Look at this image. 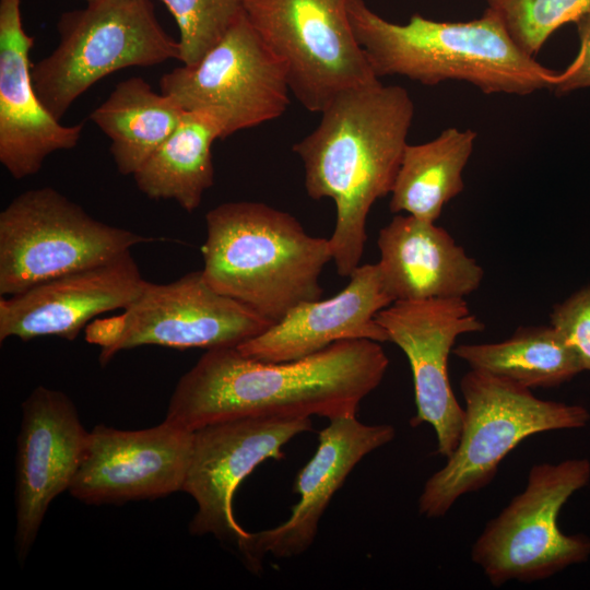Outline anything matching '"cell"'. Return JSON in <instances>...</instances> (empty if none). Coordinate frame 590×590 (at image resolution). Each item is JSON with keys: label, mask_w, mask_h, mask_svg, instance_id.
Returning <instances> with one entry per match:
<instances>
[{"label": "cell", "mask_w": 590, "mask_h": 590, "mask_svg": "<svg viewBox=\"0 0 590 590\" xmlns=\"http://www.w3.org/2000/svg\"><path fill=\"white\" fill-rule=\"evenodd\" d=\"M160 90L185 110L221 111L226 137L282 116L291 92L284 62L245 12L198 62L163 74Z\"/></svg>", "instance_id": "cell-11"}, {"label": "cell", "mask_w": 590, "mask_h": 590, "mask_svg": "<svg viewBox=\"0 0 590 590\" xmlns=\"http://www.w3.org/2000/svg\"><path fill=\"white\" fill-rule=\"evenodd\" d=\"M328 299L305 302L262 333L238 344L245 356L268 363L299 359L352 339L388 341L376 315L393 303L377 263L358 266Z\"/></svg>", "instance_id": "cell-19"}, {"label": "cell", "mask_w": 590, "mask_h": 590, "mask_svg": "<svg viewBox=\"0 0 590 590\" xmlns=\"http://www.w3.org/2000/svg\"><path fill=\"white\" fill-rule=\"evenodd\" d=\"M152 240L94 219L51 187L26 190L0 213V296L105 263Z\"/></svg>", "instance_id": "cell-8"}, {"label": "cell", "mask_w": 590, "mask_h": 590, "mask_svg": "<svg viewBox=\"0 0 590 590\" xmlns=\"http://www.w3.org/2000/svg\"><path fill=\"white\" fill-rule=\"evenodd\" d=\"M579 37V52L562 72H557L553 92L557 95L590 87V9L575 23Z\"/></svg>", "instance_id": "cell-28"}, {"label": "cell", "mask_w": 590, "mask_h": 590, "mask_svg": "<svg viewBox=\"0 0 590 590\" xmlns=\"http://www.w3.org/2000/svg\"><path fill=\"white\" fill-rule=\"evenodd\" d=\"M179 32V61L198 62L244 13L245 0H161Z\"/></svg>", "instance_id": "cell-26"}, {"label": "cell", "mask_w": 590, "mask_h": 590, "mask_svg": "<svg viewBox=\"0 0 590 590\" xmlns=\"http://www.w3.org/2000/svg\"><path fill=\"white\" fill-rule=\"evenodd\" d=\"M216 109L186 110L173 133L133 175L138 189L154 200H174L185 211L200 206L214 184L212 144L226 137Z\"/></svg>", "instance_id": "cell-21"}, {"label": "cell", "mask_w": 590, "mask_h": 590, "mask_svg": "<svg viewBox=\"0 0 590 590\" xmlns=\"http://www.w3.org/2000/svg\"><path fill=\"white\" fill-rule=\"evenodd\" d=\"M146 280L130 251L0 298V342L55 335L75 340L97 315L128 307Z\"/></svg>", "instance_id": "cell-16"}, {"label": "cell", "mask_w": 590, "mask_h": 590, "mask_svg": "<svg viewBox=\"0 0 590 590\" xmlns=\"http://www.w3.org/2000/svg\"><path fill=\"white\" fill-rule=\"evenodd\" d=\"M460 390L465 408L459 444L418 498V511L427 518L445 516L461 496L487 486L526 438L582 428L590 421L582 405L540 399L531 389L475 369L462 376Z\"/></svg>", "instance_id": "cell-5"}, {"label": "cell", "mask_w": 590, "mask_h": 590, "mask_svg": "<svg viewBox=\"0 0 590 590\" xmlns=\"http://www.w3.org/2000/svg\"><path fill=\"white\" fill-rule=\"evenodd\" d=\"M59 44L32 66L36 93L58 120L91 86L131 67L179 60V44L160 25L150 0H94L61 14Z\"/></svg>", "instance_id": "cell-6"}, {"label": "cell", "mask_w": 590, "mask_h": 590, "mask_svg": "<svg viewBox=\"0 0 590 590\" xmlns=\"http://www.w3.org/2000/svg\"><path fill=\"white\" fill-rule=\"evenodd\" d=\"M476 138L471 129L449 127L428 142L408 143L390 192V211L436 222L464 189L463 170Z\"/></svg>", "instance_id": "cell-23"}, {"label": "cell", "mask_w": 590, "mask_h": 590, "mask_svg": "<svg viewBox=\"0 0 590 590\" xmlns=\"http://www.w3.org/2000/svg\"><path fill=\"white\" fill-rule=\"evenodd\" d=\"M376 321L410 363L416 404L411 425L429 424L437 453L448 458L459 444L464 420L448 377L449 354L460 335L481 332L485 324L464 297L396 300L378 311Z\"/></svg>", "instance_id": "cell-13"}, {"label": "cell", "mask_w": 590, "mask_h": 590, "mask_svg": "<svg viewBox=\"0 0 590 590\" xmlns=\"http://www.w3.org/2000/svg\"><path fill=\"white\" fill-rule=\"evenodd\" d=\"M452 353L471 369L528 389L558 387L583 371L573 349L551 324L519 328L499 342L460 344Z\"/></svg>", "instance_id": "cell-24"}, {"label": "cell", "mask_w": 590, "mask_h": 590, "mask_svg": "<svg viewBox=\"0 0 590 590\" xmlns=\"http://www.w3.org/2000/svg\"><path fill=\"white\" fill-rule=\"evenodd\" d=\"M320 114L293 151L304 165L307 194L335 204L329 243L337 272L349 278L364 253L368 213L392 190L414 104L404 87L378 81L338 94Z\"/></svg>", "instance_id": "cell-2"}, {"label": "cell", "mask_w": 590, "mask_h": 590, "mask_svg": "<svg viewBox=\"0 0 590 590\" xmlns=\"http://www.w3.org/2000/svg\"><path fill=\"white\" fill-rule=\"evenodd\" d=\"M85 2H91V1H94V0H84Z\"/></svg>", "instance_id": "cell-29"}, {"label": "cell", "mask_w": 590, "mask_h": 590, "mask_svg": "<svg viewBox=\"0 0 590 590\" xmlns=\"http://www.w3.org/2000/svg\"><path fill=\"white\" fill-rule=\"evenodd\" d=\"M193 432L168 421L123 430L99 424L91 432L82 463L69 488L88 505L155 499L182 491Z\"/></svg>", "instance_id": "cell-14"}, {"label": "cell", "mask_w": 590, "mask_h": 590, "mask_svg": "<svg viewBox=\"0 0 590 590\" xmlns=\"http://www.w3.org/2000/svg\"><path fill=\"white\" fill-rule=\"evenodd\" d=\"M202 273L219 293L278 322L297 305L318 300L329 239L309 235L287 212L234 201L205 215Z\"/></svg>", "instance_id": "cell-4"}, {"label": "cell", "mask_w": 590, "mask_h": 590, "mask_svg": "<svg viewBox=\"0 0 590 590\" xmlns=\"http://www.w3.org/2000/svg\"><path fill=\"white\" fill-rule=\"evenodd\" d=\"M118 316L91 323L86 340L101 346L99 362L141 345L173 349L237 346L274 322L215 291L202 270L166 284L146 282Z\"/></svg>", "instance_id": "cell-10"}, {"label": "cell", "mask_w": 590, "mask_h": 590, "mask_svg": "<svg viewBox=\"0 0 590 590\" xmlns=\"http://www.w3.org/2000/svg\"><path fill=\"white\" fill-rule=\"evenodd\" d=\"M396 435L389 424L367 425L356 415L330 420L318 436L312 458L297 473L293 492L298 503L285 522L259 532H249L240 552L251 570H259L266 554L297 556L307 551L317 535L320 518L334 493L355 465Z\"/></svg>", "instance_id": "cell-17"}, {"label": "cell", "mask_w": 590, "mask_h": 590, "mask_svg": "<svg viewBox=\"0 0 590 590\" xmlns=\"http://www.w3.org/2000/svg\"><path fill=\"white\" fill-rule=\"evenodd\" d=\"M356 0H245L250 24L284 62L291 92L311 113L340 93L380 81L350 20Z\"/></svg>", "instance_id": "cell-9"}, {"label": "cell", "mask_w": 590, "mask_h": 590, "mask_svg": "<svg viewBox=\"0 0 590 590\" xmlns=\"http://www.w3.org/2000/svg\"><path fill=\"white\" fill-rule=\"evenodd\" d=\"M377 246L393 302L465 297L483 281L482 267L436 222L396 215L379 231Z\"/></svg>", "instance_id": "cell-20"}, {"label": "cell", "mask_w": 590, "mask_h": 590, "mask_svg": "<svg viewBox=\"0 0 590 590\" xmlns=\"http://www.w3.org/2000/svg\"><path fill=\"white\" fill-rule=\"evenodd\" d=\"M21 0H0V162L15 179L37 174L56 151L75 148L84 125L64 126L39 99Z\"/></svg>", "instance_id": "cell-18"}, {"label": "cell", "mask_w": 590, "mask_h": 590, "mask_svg": "<svg viewBox=\"0 0 590 590\" xmlns=\"http://www.w3.org/2000/svg\"><path fill=\"white\" fill-rule=\"evenodd\" d=\"M388 366L380 342L367 339L281 363L247 357L236 346L211 349L178 380L165 420L194 432L240 417L356 415Z\"/></svg>", "instance_id": "cell-1"}, {"label": "cell", "mask_w": 590, "mask_h": 590, "mask_svg": "<svg viewBox=\"0 0 590 590\" xmlns=\"http://www.w3.org/2000/svg\"><path fill=\"white\" fill-rule=\"evenodd\" d=\"M186 110L142 78L120 81L91 114V120L110 140L118 172L134 175L167 140Z\"/></svg>", "instance_id": "cell-22"}, {"label": "cell", "mask_w": 590, "mask_h": 590, "mask_svg": "<svg viewBox=\"0 0 590 590\" xmlns=\"http://www.w3.org/2000/svg\"><path fill=\"white\" fill-rule=\"evenodd\" d=\"M516 46L535 58L548 37L562 25L576 23L590 0H485Z\"/></svg>", "instance_id": "cell-25"}, {"label": "cell", "mask_w": 590, "mask_h": 590, "mask_svg": "<svg viewBox=\"0 0 590 590\" xmlns=\"http://www.w3.org/2000/svg\"><path fill=\"white\" fill-rule=\"evenodd\" d=\"M550 324L573 349L582 369L590 371V284L556 304L550 315Z\"/></svg>", "instance_id": "cell-27"}, {"label": "cell", "mask_w": 590, "mask_h": 590, "mask_svg": "<svg viewBox=\"0 0 590 590\" xmlns=\"http://www.w3.org/2000/svg\"><path fill=\"white\" fill-rule=\"evenodd\" d=\"M589 482L586 458L531 467L526 488L488 521L471 548L473 563L494 587L547 579L589 558L590 538L558 527L563 506Z\"/></svg>", "instance_id": "cell-7"}, {"label": "cell", "mask_w": 590, "mask_h": 590, "mask_svg": "<svg viewBox=\"0 0 590 590\" xmlns=\"http://www.w3.org/2000/svg\"><path fill=\"white\" fill-rule=\"evenodd\" d=\"M90 432L63 392L36 387L22 403L15 458V553L26 559L51 502L69 491Z\"/></svg>", "instance_id": "cell-15"}, {"label": "cell", "mask_w": 590, "mask_h": 590, "mask_svg": "<svg viewBox=\"0 0 590 590\" xmlns=\"http://www.w3.org/2000/svg\"><path fill=\"white\" fill-rule=\"evenodd\" d=\"M310 429V417H240L194 430L182 488L197 505L189 532L214 535L240 553L249 532L234 517L237 487L267 459H282V447Z\"/></svg>", "instance_id": "cell-12"}, {"label": "cell", "mask_w": 590, "mask_h": 590, "mask_svg": "<svg viewBox=\"0 0 590 590\" xmlns=\"http://www.w3.org/2000/svg\"><path fill=\"white\" fill-rule=\"evenodd\" d=\"M350 20L378 79L399 75L423 85L461 81L487 95L524 96L555 85L557 72L521 51L487 8L481 17L465 22L415 13L398 24L356 0Z\"/></svg>", "instance_id": "cell-3"}]
</instances>
